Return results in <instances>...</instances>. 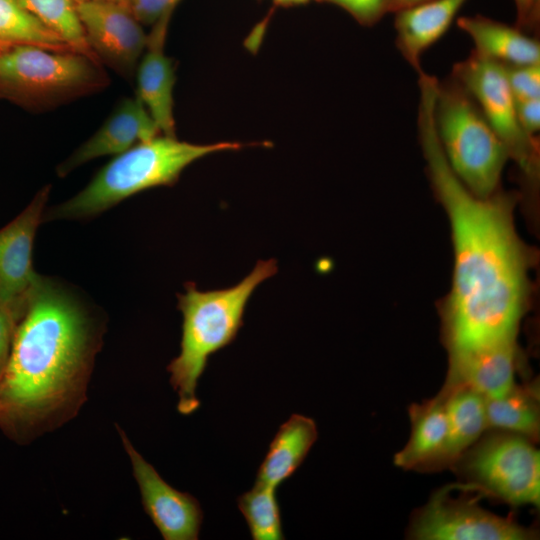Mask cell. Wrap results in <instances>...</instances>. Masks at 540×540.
I'll return each instance as SVG.
<instances>
[{
    "label": "cell",
    "mask_w": 540,
    "mask_h": 540,
    "mask_svg": "<svg viewBox=\"0 0 540 540\" xmlns=\"http://www.w3.org/2000/svg\"><path fill=\"white\" fill-rule=\"evenodd\" d=\"M103 328L68 287L41 276L0 378V426L6 433L32 440L77 415Z\"/></svg>",
    "instance_id": "obj_2"
},
{
    "label": "cell",
    "mask_w": 540,
    "mask_h": 540,
    "mask_svg": "<svg viewBox=\"0 0 540 540\" xmlns=\"http://www.w3.org/2000/svg\"><path fill=\"white\" fill-rule=\"evenodd\" d=\"M277 271L276 260L259 261L233 287L201 291L188 282L185 292L178 294V309L183 317L180 353L169 363L167 371L178 395L180 414L190 415L199 408L196 389L209 357L235 340L251 295Z\"/></svg>",
    "instance_id": "obj_3"
},
{
    "label": "cell",
    "mask_w": 540,
    "mask_h": 540,
    "mask_svg": "<svg viewBox=\"0 0 540 540\" xmlns=\"http://www.w3.org/2000/svg\"><path fill=\"white\" fill-rule=\"evenodd\" d=\"M433 117L444 155L476 196L496 193L508 152L468 90L452 75L437 81Z\"/></svg>",
    "instance_id": "obj_6"
},
{
    "label": "cell",
    "mask_w": 540,
    "mask_h": 540,
    "mask_svg": "<svg viewBox=\"0 0 540 540\" xmlns=\"http://www.w3.org/2000/svg\"><path fill=\"white\" fill-rule=\"evenodd\" d=\"M0 44L5 47L32 45L52 51L75 52L17 0H0Z\"/></svg>",
    "instance_id": "obj_22"
},
{
    "label": "cell",
    "mask_w": 540,
    "mask_h": 540,
    "mask_svg": "<svg viewBox=\"0 0 540 540\" xmlns=\"http://www.w3.org/2000/svg\"><path fill=\"white\" fill-rule=\"evenodd\" d=\"M241 147L237 142L195 144L157 135L115 155L80 192L44 212L43 222L95 216L139 192L174 185L202 157Z\"/></svg>",
    "instance_id": "obj_4"
},
{
    "label": "cell",
    "mask_w": 540,
    "mask_h": 540,
    "mask_svg": "<svg viewBox=\"0 0 540 540\" xmlns=\"http://www.w3.org/2000/svg\"><path fill=\"white\" fill-rule=\"evenodd\" d=\"M124 0H121V2H123Z\"/></svg>",
    "instance_id": "obj_35"
},
{
    "label": "cell",
    "mask_w": 540,
    "mask_h": 540,
    "mask_svg": "<svg viewBox=\"0 0 540 540\" xmlns=\"http://www.w3.org/2000/svg\"><path fill=\"white\" fill-rule=\"evenodd\" d=\"M348 12L363 25H373L387 12V0H319Z\"/></svg>",
    "instance_id": "obj_26"
},
{
    "label": "cell",
    "mask_w": 540,
    "mask_h": 540,
    "mask_svg": "<svg viewBox=\"0 0 540 540\" xmlns=\"http://www.w3.org/2000/svg\"><path fill=\"white\" fill-rule=\"evenodd\" d=\"M434 90H420L418 131L432 186L453 234L454 279L444 316L449 353L516 337L526 297L527 257L512 198L474 195L451 169L433 117Z\"/></svg>",
    "instance_id": "obj_1"
},
{
    "label": "cell",
    "mask_w": 540,
    "mask_h": 540,
    "mask_svg": "<svg viewBox=\"0 0 540 540\" xmlns=\"http://www.w3.org/2000/svg\"><path fill=\"white\" fill-rule=\"evenodd\" d=\"M49 193L50 185L44 186L15 219L0 229V303L22 313L41 279L32 266V248Z\"/></svg>",
    "instance_id": "obj_12"
},
{
    "label": "cell",
    "mask_w": 540,
    "mask_h": 540,
    "mask_svg": "<svg viewBox=\"0 0 540 540\" xmlns=\"http://www.w3.org/2000/svg\"><path fill=\"white\" fill-rule=\"evenodd\" d=\"M4 48H7V47H5V46H3L2 44H0V50H1V49H4Z\"/></svg>",
    "instance_id": "obj_34"
},
{
    "label": "cell",
    "mask_w": 540,
    "mask_h": 540,
    "mask_svg": "<svg viewBox=\"0 0 540 540\" xmlns=\"http://www.w3.org/2000/svg\"><path fill=\"white\" fill-rule=\"evenodd\" d=\"M24 313L0 303V378L6 366L16 328Z\"/></svg>",
    "instance_id": "obj_28"
},
{
    "label": "cell",
    "mask_w": 540,
    "mask_h": 540,
    "mask_svg": "<svg viewBox=\"0 0 540 540\" xmlns=\"http://www.w3.org/2000/svg\"><path fill=\"white\" fill-rule=\"evenodd\" d=\"M88 46L102 65L126 80L135 76L148 34L121 1L75 4Z\"/></svg>",
    "instance_id": "obj_10"
},
{
    "label": "cell",
    "mask_w": 540,
    "mask_h": 540,
    "mask_svg": "<svg viewBox=\"0 0 540 540\" xmlns=\"http://www.w3.org/2000/svg\"><path fill=\"white\" fill-rule=\"evenodd\" d=\"M17 1L40 22L60 36L72 50L99 62L87 44L72 0Z\"/></svg>",
    "instance_id": "obj_23"
},
{
    "label": "cell",
    "mask_w": 540,
    "mask_h": 540,
    "mask_svg": "<svg viewBox=\"0 0 540 540\" xmlns=\"http://www.w3.org/2000/svg\"><path fill=\"white\" fill-rule=\"evenodd\" d=\"M182 0H124L142 25H153L168 13H173Z\"/></svg>",
    "instance_id": "obj_27"
},
{
    "label": "cell",
    "mask_w": 540,
    "mask_h": 540,
    "mask_svg": "<svg viewBox=\"0 0 540 540\" xmlns=\"http://www.w3.org/2000/svg\"><path fill=\"white\" fill-rule=\"evenodd\" d=\"M173 13L152 25L145 50L135 72L136 96L141 100L163 135H175V67L165 53L168 26Z\"/></svg>",
    "instance_id": "obj_14"
},
{
    "label": "cell",
    "mask_w": 540,
    "mask_h": 540,
    "mask_svg": "<svg viewBox=\"0 0 540 540\" xmlns=\"http://www.w3.org/2000/svg\"><path fill=\"white\" fill-rule=\"evenodd\" d=\"M160 134L153 118L136 95L123 98L100 128L58 165L57 175L65 177L91 160L118 155Z\"/></svg>",
    "instance_id": "obj_13"
},
{
    "label": "cell",
    "mask_w": 540,
    "mask_h": 540,
    "mask_svg": "<svg viewBox=\"0 0 540 540\" xmlns=\"http://www.w3.org/2000/svg\"><path fill=\"white\" fill-rule=\"evenodd\" d=\"M516 109L523 130L535 137L540 128V98L516 101Z\"/></svg>",
    "instance_id": "obj_29"
},
{
    "label": "cell",
    "mask_w": 540,
    "mask_h": 540,
    "mask_svg": "<svg viewBox=\"0 0 540 540\" xmlns=\"http://www.w3.org/2000/svg\"><path fill=\"white\" fill-rule=\"evenodd\" d=\"M74 4L90 2V1H121V0H72Z\"/></svg>",
    "instance_id": "obj_33"
},
{
    "label": "cell",
    "mask_w": 540,
    "mask_h": 540,
    "mask_svg": "<svg viewBox=\"0 0 540 540\" xmlns=\"http://www.w3.org/2000/svg\"><path fill=\"white\" fill-rule=\"evenodd\" d=\"M103 65L76 52L32 45L0 50V99L32 112H46L105 89Z\"/></svg>",
    "instance_id": "obj_5"
},
{
    "label": "cell",
    "mask_w": 540,
    "mask_h": 540,
    "mask_svg": "<svg viewBox=\"0 0 540 540\" xmlns=\"http://www.w3.org/2000/svg\"><path fill=\"white\" fill-rule=\"evenodd\" d=\"M488 430L511 432L536 442L540 435L539 392L535 384L514 386L503 396L485 398Z\"/></svg>",
    "instance_id": "obj_21"
},
{
    "label": "cell",
    "mask_w": 540,
    "mask_h": 540,
    "mask_svg": "<svg viewBox=\"0 0 540 540\" xmlns=\"http://www.w3.org/2000/svg\"><path fill=\"white\" fill-rule=\"evenodd\" d=\"M448 437L439 470L452 465L488 430L485 397L473 389L445 383Z\"/></svg>",
    "instance_id": "obj_20"
},
{
    "label": "cell",
    "mask_w": 540,
    "mask_h": 540,
    "mask_svg": "<svg viewBox=\"0 0 540 540\" xmlns=\"http://www.w3.org/2000/svg\"><path fill=\"white\" fill-rule=\"evenodd\" d=\"M518 28L530 27L536 22L539 0H514Z\"/></svg>",
    "instance_id": "obj_30"
},
{
    "label": "cell",
    "mask_w": 540,
    "mask_h": 540,
    "mask_svg": "<svg viewBox=\"0 0 540 540\" xmlns=\"http://www.w3.org/2000/svg\"><path fill=\"white\" fill-rule=\"evenodd\" d=\"M451 468L484 496L512 506L540 505V454L524 436L496 430L474 443Z\"/></svg>",
    "instance_id": "obj_7"
},
{
    "label": "cell",
    "mask_w": 540,
    "mask_h": 540,
    "mask_svg": "<svg viewBox=\"0 0 540 540\" xmlns=\"http://www.w3.org/2000/svg\"><path fill=\"white\" fill-rule=\"evenodd\" d=\"M458 27L473 41L474 50L502 65L540 64L539 42L518 27L482 15L462 16Z\"/></svg>",
    "instance_id": "obj_18"
},
{
    "label": "cell",
    "mask_w": 540,
    "mask_h": 540,
    "mask_svg": "<svg viewBox=\"0 0 540 540\" xmlns=\"http://www.w3.org/2000/svg\"><path fill=\"white\" fill-rule=\"evenodd\" d=\"M317 437V425L312 418L291 415L272 439L257 471L256 482L277 488L300 467Z\"/></svg>",
    "instance_id": "obj_19"
},
{
    "label": "cell",
    "mask_w": 540,
    "mask_h": 540,
    "mask_svg": "<svg viewBox=\"0 0 540 540\" xmlns=\"http://www.w3.org/2000/svg\"><path fill=\"white\" fill-rule=\"evenodd\" d=\"M426 1L429 0H387V12H397L401 9Z\"/></svg>",
    "instance_id": "obj_31"
},
{
    "label": "cell",
    "mask_w": 540,
    "mask_h": 540,
    "mask_svg": "<svg viewBox=\"0 0 540 540\" xmlns=\"http://www.w3.org/2000/svg\"><path fill=\"white\" fill-rule=\"evenodd\" d=\"M446 399L442 388L435 397L409 407L411 434L394 455L397 467L421 472L439 470L448 437Z\"/></svg>",
    "instance_id": "obj_16"
},
{
    "label": "cell",
    "mask_w": 540,
    "mask_h": 540,
    "mask_svg": "<svg viewBox=\"0 0 540 540\" xmlns=\"http://www.w3.org/2000/svg\"><path fill=\"white\" fill-rule=\"evenodd\" d=\"M310 0H274L275 4L283 7L297 6L308 3Z\"/></svg>",
    "instance_id": "obj_32"
},
{
    "label": "cell",
    "mask_w": 540,
    "mask_h": 540,
    "mask_svg": "<svg viewBox=\"0 0 540 540\" xmlns=\"http://www.w3.org/2000/svg\"><path fill=\"white\" fill-rule=\"evenodd\" d=\"M454 76L472 95L485 118L527 176L538 169V144L522 128L516 100L509 87L502 64L475 50L455 64Z\"/></svg>",
    "instance_id": "obj_9"
},
{
    "label": "cell",
    "mask_w": 540,
    "mask_h": 540,
    "mask_svg": "<svg viewBox=\"0 0 540 540\" xmlns=\"http://www.w3.org/2000/svg\"><path fill=\"white\" fill-rule=\"evenodd\" d=\"M449 355L447 384L469 387L485 398L501 397L515 384V338Z\"/></svg>",
    "instance_id": "obj_15"
},
{
    "label": "cell",
    "mask_w": 540,
    "mask_h": 540,
    "mask_svg": "<svg viewBox=\"0 0 540 540\" xmlns=\"http://www.w3.org/2000/svg\"><path fill=\"white\" fill-rule=\"evenodd\" d=\"M475 487L451 484L438 489L411 520L408 537L416 540H531L534 529L501 517L478 504Z\"/></svg>",
    "instance_id": "obj_8"
},
{
    "label": "cell",
    "mask_w": 540,
    "mask_h": 540,
    "mask_svg": "<svg viewBox=\"0 0 540 540\" xmlns=\"http://www.w3.org/2000/svg\"><path fill=\"white\" fill-rule=\"evenodd\" d=\"M467 0H429L396 12V46L419 74L421 57L449 29Z\"/></svg>",
    "instance_id": "obj_17"
},
{
    "label": "cell",
    "mask_w": 540,
    "mask_h": 540,
    "mask_svg": "<svg viewBox=\"0 0 540 540\" xmlns=\"http://www.w3.org/2000/svg\"><path fill=\"white\" fill-rule=\"evenodd\" d=\"M130 459L145 512L165 540H197L203 521L199 501L170 486L116 425Z\"/></svg>",
    "instance_id": "obj_11"
},
{
    "label": "cell",
    "mask_w": 540,
    "mask_h": 540,
    "mask_svg": "<svg viewBox=\"0 0 540 540\" xmlns=\"http://www.w3.org/2000/svg\"><path fill=\"white\" fill-rule=\"evenodd\" d=\"M276 488L255 482L238 498V508L244 516L253 540H282L284 534Z\"/></svg>",
    "instance_id": "obj_24"
},
{
    "label": "cell",
    "mask_w": 540,
    "mask_h": 540,
    "mask_svg": "<svg viewBox=\"0 0 540 540\" xmlns=\"http://www.w3.org/2000/svg\"><path fill=\"white\" fill-rule=\"evenodd\" d=\"M516 101L540 98V64L503 65Z\"/></svg>",
    "instance_id": "obj_25"
}]
</instances>
